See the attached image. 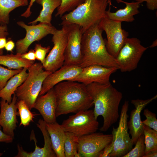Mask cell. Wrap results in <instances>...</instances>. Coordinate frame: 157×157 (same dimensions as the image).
Returning <instances> with one entry per match:
<instances>
[{"instance_id":"8","label":"cell","mask_w":157,"mask_h":157,"mask_svg":"<svg viewBox=\"0 0 157 157\" xmlns=\"http://www.w3.org/2000/svg\"><path fill=\"white\" fill-rule=\"evenodd\" d=\"M121 23L105 17L98 24L99 28L106 33L107 40H105L107 50L115 58L129 35V33L122 28Z\"/></svg>"},{"instance_id":"40","label":"cell","mask_w":157,"mask_h":157,"mask_svg":"<svg viewBox=\"0 0 157 157\" xmlns=\"http://www.w3.org/2000/svg\"><path fill=\"white\" fill-rule=\"evenodd\" d=\"M157 156V152H156L145 155L143 156V157H156Z\"/></svg>"},{"instance_id":"36","label":"cell","mask_w":157,"mask_h":157,"mask_svg":"<svg viewBox=\"0 0 157 157\" xmlns=\"http://www.w3.org/2000/svg\"><path fill=\"white\" fill-rule=\"evenodd\" d=\"M0 22V38H5L8 35V28L6 25H1Z\"/></svg>"},{"instance_id":"6","label":"cell","mask_w":157,"mask_h":157,"mask_svg":"<svg viewBox=\"0 0 157 157\" xmlns=\"http://www.w3.org/2000/svg\"><path fill=\"white\" fill-rule=\"evenodd\" d=\"M27 70V78L15 93L17 100L23 101L31 110L39 96L44 81L52 72L44 71L41 62L35 63Z\"/></svg>"},{"instance_id":"20","label":"cell","mask_w":157,"mask_h":157,"mask_svg":"<svg viewBox=\"0 0 157 157\" xmlns=\"http://www.w3.org/2000/svg\"><path fill=\"white\" fill-rule=\"evenodd\" d=\"M46 127L50 138L53 149L57 157H65L64 144L65 132L57 122L46 123Z\"/></svg>"},{"instance_id":"38","label":"cell","mask_w":157,"mask_h":157,"mask_svg":"<svg viewBox=\"0 0 157 157\" xmlns=\"http://www.w3.org/2000/svg\"><path fill=\"white\" fill-rule=\"evenodd\" d=\"M15 47L14 42L12 40H9L6 42L5 48L7 51H12Z\"/></svg>"},{"instance_id":"23","label":"cell","mask_w":157,"mask_h":157,"mask_svg":"<svg viewBox=\"0 0 157 157\" xmlns=\"http://www.w3.org/2000/svg\"><path fill=\"white\" fill-rule=\"evenodd\" d=\"M22 54L16 53L6 55H0V65L8 67L10 69H17L23 68L27 69L35 63V61H31L22 58Z\"/></svg>"},{"instance_id":"26","label":"cell","mask_w":157,"mask_h":157,"mask_svg":"<svg viewBox=\"0 0 157 157\" xmlns=\"http://www.w3.org/2000/svg\"><path fill=\"white\" fill-rule=\"evenodd\" d=\"M64 144L65 157H74L78 153L79 137L72 133L65 132Z\"/></svg>"},{"instance_id":"21","label":"cell","mask_w":157,"mask_h":157,"mask_svg":"<svg viewBox=\"0 0 157 157\" xmlns=\"http://www.w3.org/2000/svg\"><path fill=\"white\" fill-rule=\"evenodd\" d=\"M27 69L23 68L20 72L13 76L8 81L4 87L0 90V98L9 103H11L12 95L24 82L28 76Z\"/></svg>"},{"instance_id":"31","label":"cell","mask_w":157,"mask_h":157,"mask_svg":"<svg viewBox=\"0 0 157 157\" xmlns=\"http://www.w3.org/2000/svg\"><path fill=\"white\" fill-rule=\"evenodd\" d=\"M143 114L146 119L142 121V123L157 131V119L156 114L150 111L148 108L144 109Z\"/></svg>"},{"instance_id":"3","label":"cell","mask_w":157,"mask_h":157,"mask_svg":"<svg viewBox=\"0 0 157 157\" xmlns=\"http://www.w3.org/2000/svg\"><path fill=\"white\" fill-rule=\"evenodd\" d=\"M98 23L93 25L82 35L81 42V59L78 67L84 68L92 65L116 67L119 69L115 58L108 52L103 31L98 26Z\"/></svg>"},{"instance_id":"4","label":"cell","mask_w":157,"mask_h":157,"mask_svg":"<svg viewBox=\"0 0 157 157\" xmlns=\"http://www.w3.org/2000/svg\"><path fill=\"white\" fill-rule=\"evenodd\" d=\"M111 0H85L74 9L63 15L61 24H76L81 28L83 34L106 17L107 6Z\"/></svg>"},{"instance_id":"41","label":"cell","mask_w":157,"mask_h":157,"mask_svg":"<svg viewBox=\"0 0 157 157\" xmlns=\"http://www.w3.org/2000/svg\"><path fill=\"white\" fill-rule=\"evenodd\" d=\"M157 40L154 41L151 45H150L149 47V48H153L157 46ZM148 47V48H149Z\"/></svg>"},{"instance_id":"42","label":"cell","mask_w":157,"mask_h":157,"mask_svg":"<svg viewBox=\"0 0 157 157\" xmlns=\"http://www.w3.org/2000/svg\"><path fill=\"white\" fill-rule=\"evenodd\" d=\"M25 3L26 5H27L28 4V0H22Z\"/></svg>"},{"instance_id":"33","label":"cell","mask_w":157,"mask_h":157,"mask_svg":"<svg viewBox=\"0 0 157 157\" xmlns=\"http://www.w3.org/2000/svg\"><path fill=\"white\" fill-rule=\"evenodd\" d=\"M1 126L0 125V142L7 143L12 142L13 138L5 133L1 130Z\"/></svg>"},{"instance_id":"7","label":"cell","mask_w":157,"mask_h":157,"mask_svg":"<svg viewBox=\"0 0 157 157\" xmlns=\"http://www.w3.org/2000/svg\"><path fill=\"white\" fill-rule=\"evenodd\" d=\"M60 125L65 132L80 137L96 132L99 123L94 117L93 110L88 109L69 116Z\"/></svg>"},{"instance_id":"15","label":"cell","mask_w":157,"mask_h":157,"mask_svg":"<svg viewBox=\"0 0 157 157\" xmlns=\"http://www.w3.org/2000/svg\"><path fill=\"white\" fill-rule=\"evenodd\" d=\"M17 101V98L15 93L13 94L10 103L2 99L0 101V125L3 128V131L13 139L14 131L18 123L17 116H19Z\"/></svg>"},{"instance_id":"30","label":"cell","mask_w":157,"mask_h":157,"mask_svg":"<svg viewBox=\"0 0 157 157\" xmlns=\"http://www.w3.org/2000/svg\"><path fill=\"white\" fill-rule=\"evenodd\" d=\"M22 69H8L0 65V90L4 87L11 77L20 72Z\"/></svg>"},{"instance_id":"22","label":"cell","mask_w":157,"mask_h":157,"mask_svg":"<svg viewBox=\"0 0 157 157\" xmlns=\"http://www.w3.org/2000/svg\"><path fill=\"white\" fill-rule=\"evenodd\" d=\"M35 1L42 6V9L37 18L28 24L35 25L40 22L51 25L52 14L54 10L60 5L61 0H36Z\"/></svg>"},{"instance_id":"16","label":"cell","mask_w":157,"mask_h":157,"mask_svg":"<svg viewBox=\"0 0 157 157\" xmlns=\"http://www.w3.org/2000/svg\"><path fill=\"white\" fill-rule=\"evenodd\" d=\"M60 69L52 72L44 81L39 96L43 95L58 83L70 80L78 76L82 68L78 66L63 65Z\"/></svg>"},{"instance_id":"24","label":"cell","mask_w":157,"mask_h":157,"mask_svg":"<svg viewBox=\"0 0 157 157\" xmlns=\"http://www.w3.org/2000/svg\"><path fill=\"white\" fill-rule=\"evenodd\" d=\"M26 6L22 0H0L1 23L8 24L10 13L17 7Z\"/></svg>"},{"instance_id":"10","label":"cell","mask_w":157,"mask_h":157,"mask_svg":"<svg viewBox=\"0 0 157 157\" xmlns=\"http://www.w3.org/2000/svg\"><path fill=\"white\" fill-rule=\"evenodd\" d=\"M67 38L64 65L79 66L81 59V42L83 35L81 27L76 24L62 25Z\"/></svg>"},{"instance_id":"19","label":"cell","mask_w":157,"mask_h":157,"mask_svg":"<svg viewBox=\"0 0 157 157\" xmlns=\"http://www.w3.org/2000/svg\"><path fill=\"white\" fill-rule=\"evenodd\" d=\"M118 3H124L126 7L123 9L118 10L115 12L110 11L111 0L109 2V8L106 11V17L115 21L122 22H132L135 20L134 16L140 13L139 8L142 3L139 0H136L135 2H129L122 0H115Z\"/></svg>"},{"instance_id":"34","label":"cell","mask_w":157,"mask_h":157,"mask_svg":"<svg viewBox=\"0 0 157 157\" xmlns=\"http://www.w3.org/2000/svg\"><path fill=\"white\" fill-rule=\"evenodd\" d=\"M21 58L28 60L35 61L36 59L35 51L34 50L31 49L28 52L22 54Z\"/></svg>"},{"instance_id":"12","label":"cell","mask_w":157,"mask_h":157,"mask_svg":"<svg viewBox=\"0 0 157 157\" xmlns=\"http://www.w3.org/2000/svg\"><path fill=\"white\" fill-rule=\"evenodd\" d=\"M52 35L51 41L53 47L42 64L43 69L52 72L63 65L67 43L66 33L63 28L60 30L57 29Z\"/></svg>"},{"instance_id":"27","label":"cell","mask_w":157,"mask_h":157,"mask_svg":"<svg viewBox=\"0 0 157 157\" xmlns=\"http://www.w3.org/2000/svg\"><path fill=\"white\" fill-rule=\"evenodd\" d=\"M17 106L18 110L19 116L21 120L19 126H24L29 125L31 122H33L36 116V114L32 112L23 100H17Z\"/></svg>"},{"instance_id":"35","label":"cell","mask_w":157,"mask_h":157,"mask_svg":"<svg viewBox=\"0 0 157 157\" xmlns=\"http://www.w3.org/2000/svg\"><path fill=\"white\" fill-rule=\"evenodd\" d=\"M142 3L143 2H146L147 8L152 10L157 9V0H139Z\"/></svg>"},{"instance_id":"2","label":"cell","mask_w":157,"mask_h":157,"mask_svg":"<svg viewBox=\"0 0 157 157\" xmlns=\"http://www.w3.org/2000/svg\"><path fill=\"white\" fill-rule=\"evenodd\" d=\"M53 88L56 97V117L89 109L93 105L86 86L82 83L65 81L57 84Z\"/></svg>"},{"instance_id":"43","label":"cell","mask_w":157,"mask_h":157,"mask_svg":"<svg viewBox=\"0 0 157 157\" xmlns=\"http://www.w3.org/2000/svg\"><path fill=\"white\" fill-rule=\"evenodd\" d=\"M3 53V52L2 49L0 50V55H2Z\"/></svg>"},{"instance_id":"29","label":"cell","mask_w":157,"mask_h":157,"mask_svg":"<svg viewBox=\"0 0 157 157\" xmlns=\"http://www.w3.org/2000/svg\"><path fill=\"white\" fill-rule=\"evenodd\" d=\"M135 144V147L123 157H143L145 149L143 134L138 137Z\"/></svg>"},{"instance_id":"44","label":"cell","mask_w":157,"mask_h":157,"mask_svg":"<svg viewBox=\"0 0 157 157\" xmlns=\"http://www.w3.org/2000/svg\"><path fill=\"white\" fill-rule=\"evenodd\" d=\"M3 153H1L0 152V157L1 156L3 155Z\"/></svg>"},{"instance_id":"11","label":"cell","mask_w":157,"mask_h":157,"mask_svg":"<svg viewBox=\"0 0 157 157\" xmlns=\"http://www.w3.org/2000/svg\"><path fill=\"white\" fill-rule=\"evenodd\" d=\"M112 134L94 132L80 137L78 152L80 157H101L104 149L111 142Z\"/></svg>"},{"instance_id":"25","label":"cell","mask_w":157,"mask_h":157,"mask_svg":"<svg viewBox=\"0 0 157 157\" xmlns=\"http://www.w3.org/2000/svg\"><path fill=\"white\" fill-rule=\"evenodd\" d=\"M143 130L145 145L144 155L157 152V131L144 124Z\"/></svg>"},{"instance_id":"9","label":"cell","mask_w":157,"mask_h":157,"mask_svg":"<svg viewBox=\"0 0 157 157\" xmlns=\"http://www.w3.org/2000/svg\"><path fill=\"white\" fill-rule=\"evenodd\" d=\"M135 38H127L115 59L122 72H131L136 68L144 51L148 48Z\"/></svg>"},{"instance_id":"17","label":"cell","mask_w":157,"mask_h":157,"mask_svg":"<svg viewBox=\"0 0 157 157\" xmlns=\"http://www.w3.org/2000/svg\"><path fill=\"white\" fill-rule=\"evenodd\" d=\"M157 97L156 95L151 98L146 100L139 99L132 100L131 103L135 108L130 113V119L127 124L129 133L131 135V140L133 145L135 144L138 137L143 134V125L141 119L140 114L144 107Z\"/></svg>"},{"instance_id":"32","label":"cell","mask_w":157,"mask_h":157,"mask_svg":"<svg viewBox=\"0 0 157 157\" xmlns=\"http://www.w3.org/2000/svg\"><path fill=\"white\" fill-rule=\"evenodd\" d=\"M50 46L43 47L40 44H36L34 47L36 59L42 64L46 58L47 54L50 51Z\"/></svg>"},{"instance_id":"18","label":"cell","mask_w":157,"mask_h":157,"mask_svg":"<svg viewBox=\"0 0 157 157\" xmlns=\"http://www.w3.org/2000/svg\"><path fill=\"white\" fill-rule=\"evenodd\" d=\"M56 97L53 88L44 94L39 96L35 101L33 107L39 112L43 120L47 123L56 122Z\"/></svg>"},{"instance_id":"14","label":"cell","mask_w":157,"mask_h":157,"mask_svg":"<svg viewBox=\"0 0 157 157\" xmlns=\"http://www.w3.org/2000/svg\"><path fill=\"white\" fill-rule=\"evenodd\" d=\"M119 69L116 67L92 65L82 68L81 73L70 80L84 84L86 86L93 83L107 84L110 82L111 75Z\"/></svg>"},{"instance_id":"1","label":"cell","mask_w":157,"mask_h":157,"mask_svg":"<svg viewBox=\"0 0 157 157\" xmlns=\"http://www.w3.org/2000/svg\"><path fill=\"white\" fill-rule=\"evenodd\" d=\"M86 86L93 100L95 119L100 115L103 118V124L100 131H106L119 117V108L122 94L110 82L104 84L93 83Z\"/></svg>"},{"instance_id":"28","label":"cell","mask_w":157,"mask_h":157,"mask_svg":"<svg viewBox=\"0 0 157 157\" xmlns=\"http://www.w3.org/2000/svg\"><path fill=\"white\" fill-rule=\"evenodd\" d=\"M85 0H61L60 5L57 8L56 17H61L66 12L72 11L83 3Z\"/></svg>"},{"instance_id":"37","label":"cell","mask_w":157,"mask_h":157,"mask_svg":"<svg viewBox=\"0 0 157 157\" xmlns=\"http://www.w3.org/2000/svg\"><path fill=\"white\" fill-rule=\"evenodd\" d=\"M36 0H30L28 6L25 11L22 14L21 16L26 18L29 17L31 15L32 12L31 11V9L34 3Z\"/></svg>"},{"instance_id":"39","label":"cell","mask_w":157,"mask_h":157,"mask_svg":"<svg viewBox=\"0 0 157 157\" xmlns=\"http://www.w3.org/2000/svg\"><path fill=\"white\" fill-rule=\"evenodd\" d=\"M6 43V38H0V50L2 49L5 47Z\"/></svg>"},{"instance_id":"5","label":"cell","mask_w":157,"mask_h":157,"mask_svg":"<svg viewBox=\"0 0 157 157\" xmlns=\"http://www.w3.org/2000/svg\"><path fill=\"white\" fill-rule=\"evenodd\" d=\"M129 105V101L125 100L121 108L118 126L116 128L113 127L112 141L104 149L102 157H123L133 148L128 132Z\"/></svg>"},{"instance_id":"13","label":"cell","mask_w":157,"mask_h":157,"mask_svg":"<svg viewBox=\"0 0 157 157\" xmlns=\"http://www.w3.org/2000/svg\"><path fill=\"white\" fill-rule=\"evenodd\" d=\"M17 24L24 28L26 32L25 37L16 42V53L20 54L26 52L33 42L40 40L48 34L53 35L57 29L52 24L44 23L40 22L37 25H28L23 21H19Z\"/></svg>"}]
</instances>
